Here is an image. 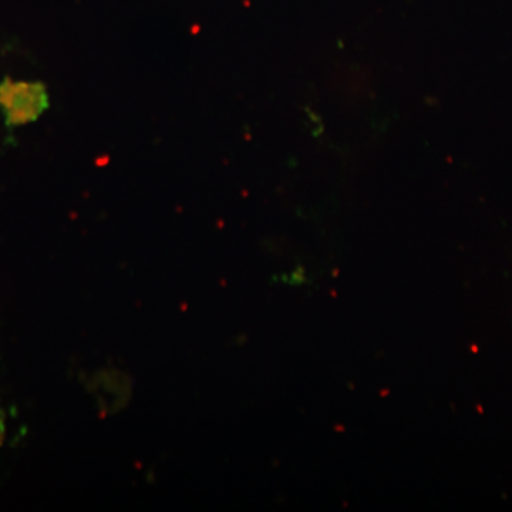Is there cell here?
Masks as SVG:
<instances>
[{"instance_id":"cell-2","label":"cell","mask_w":512,"mask_h":512,"mask_svg":"<svg viewBox=\"0 0 512 512\" xmlns=\"http://www.w3.org/2000/svg\"><path fill=\"white\" fill-rule=\"evenodd\" d=\"M3 431H5V426H3L2 417H0V441L3 439Z\"/></svg>"},{"instance_id":"cell-1","label":"cell","mask_w":512,"mask_h":512,"mask_svg":"<svg viewBox=\"0 0 512 512\" xmlns=\"http://www.w3.org/2000/svg\"><path fill=\"white\" fill-rule=\"evenodd\" d=\"M50 107L45 83L13 80L5 77L0 82V113L10 128L35 123Z\"/></svg>"}]
</instances>
